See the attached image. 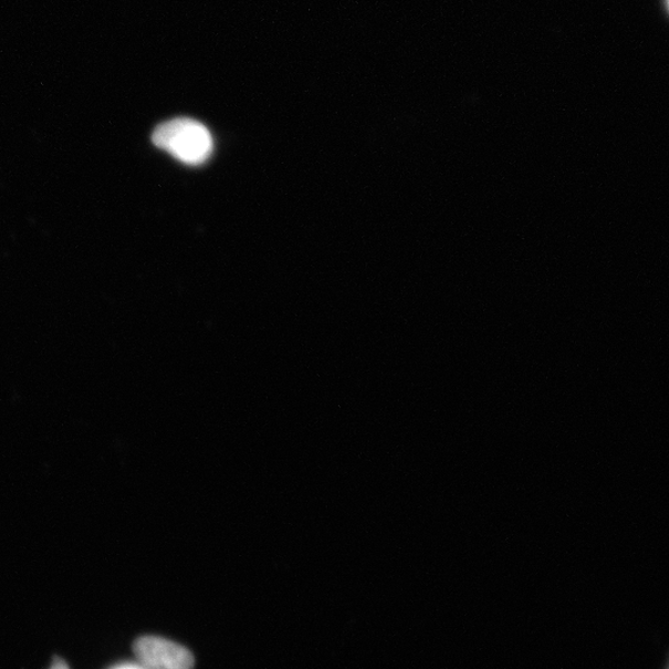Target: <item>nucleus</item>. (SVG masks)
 I'll list each match as a JSON object with an SVG mask.
<instances>
[{
	"label": "nucleus",
	"instance_id": "obj_1",
	"mask_svg": "<svg viewBox=\"0 0 669 669\" xmlns=\"http://www.w3.org/2000/svg\"><path fill=\"white\" fill-rule=\"evenodd\" d=\"M153 143L188 166H200L211 157L213 150L210 130L190 118L163 123L154 130Z\"/></svg>",
	"mask_w": 669,
	"mask_h": 669
},
{
	"label": "nucleus",
	"instance_id": "obj_3",
	"mask_svg": "<svg viewBox=\"0 0 669 669\" xmlns=\"http://www.w3.org/2000/svg\"><path fill=\"white\" fill-rule=\"evenodd\" d=\"M50 669H69V667L63 661L56 660L53 667H51Z\"/></svg>",
	"mask_w": 669,
	"mask_h": 669
},
{
	"label": "nucleus",
	"instance_id": "obj_2",
	"mask_svg": "<svg viewBox=\"0 0 669 669\" xmlns=\"http://www.w3.org/2000/svg\"><path fill=\"white\" fill-rule=\"evenodd\" d=\"M134 652L149 669H191L194 666V657L187 648L159 637L139 638Z\"/></svg>",
	"mask_w": 669,
	"mask_h": 669
},
{
	"label": "nucleus",
	"instance_id": "obj_4",
	"mask_svg": "<svg viewBox=\"0 0 669 669\" xmlns=\"http://www.w3.org/2000/svg\"><path fill=\"white\" fill-rule=\"evenodd\" d=\"M121 669H137V668L126 667V668H121Z\"/></svg>",
	"mask_w": 669,
	"mask_h": 669
}]
</instances>
